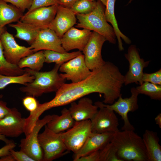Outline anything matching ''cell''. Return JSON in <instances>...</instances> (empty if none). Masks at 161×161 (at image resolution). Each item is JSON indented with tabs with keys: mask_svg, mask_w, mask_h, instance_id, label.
I'll list each match as a JSON object with an SVG mask.
<instances>
[{
	"mask_svg": "<svg viewBox=\"0 0 161 161\" xmlns=\"http://www.w3.org/2000/svg\"><path fill=\"white\" fill-rule=\"evenodd\" d=\"M92 132L91 120H87L76 121L72 127L61 133V135L67 150L75 154L82 147Z\"/></svg>",
	"mask_w": 161,
	"mask_h": 161,
	"instance_id": "6",
	"label": "cell"
},
{
	"mask_svg": "<svg viewBox=\"0 0 161 161\" xmlns=\"http://www.w3.org/2000/svg\"><path fill=\"white\" fill-rule=\"evenodd\" d=\"M91 71L88 77L80 82L64 83L53 99L42 104L43 109L46 111L66 105L94 93L103 94V103L105 104L113 103L121 94L124 75L118 67L110 61Z\"/></svg>",
	"mask_w": 161,
	"mask_h": 161,
	"instance_id": "1",
	"label": "cell"
},
{
	"mask_svg": "<svg viewBox=\"0 0 161 161\" xmlns=\"http://www.w3.org/2000/svg\"><path fill=\"white\" fill-rule=\"evenodd\" d=\"M136 89L139 94H144L152 100H161V85L145 82Z\"/></svg>",
	"mask_w": 161,
	"mask_h": 161,
	"instance_id": "30",
	"label": "cell"
},
{
	"mask_svg": "<svg viewBox=\"0 0 161 161\" xmlns=\"http://www.w3.org/2000/svg\"><path fill=\"white\" fill-rule=\"evenodd\" d=\"M75 122L69 109L65 108L62 110L60 115L55 114L52 115L51 119L46 125L52 131L58 133L72 127Z\"/></svg>",
	"mask_w": 161,
	"mask_h": 161,
	"instance_id": "23",
	"label": "cell"
},
{
	"mask_svg": "<svg viewBox=\"0 0 161 161\" xmlns=\"http://www.w3.org/2000/svg\"><path fill=\"white\" fill-rule=\"evenodd\" d=\"M131 96L129 97L123 98L121 94L117 101L111 104H104V106L113 110L120 115L124 122L123 125L121 128L122 130L134 131V126L130 123L128 117V113L133 112L139 108L138 104V97L139 94L135 87L131 89Z\"/></svg>",
	"mask_w": 161,
	"mask_h": 161,
	"instance_id": "10",
	"label": "cell"
},
{
	"mask_svg": "<svg viewBox=\"0 0 161 161\" xmlns=\"http://www.w3.org/2000/svg\"><path fill=\"white\" fill-rule=\"evenodd\" d=\"M114 133L92 132L82 147L74 154L73 160L76 161L81 157L101 150L111 141Z\"/></svg>",
	"mask_w": 161,
	"mask_h": 161,
	"instance_id": "18",
	"label": "cell"
},
{
	"mask_svg": "<svg viewBox=\"0 0 161 161\" xmlns=\"http://www.w3.org/2000/svg\"><path fill=\"white\" fill-rule=\"evenodd\" d=\"M59 70L64 74L61 76L65 79L76 83L86 79L91 74L85 61L84 56L82 54L62 64Z\"/></svg>",
	"mask_w": 161,
	"mask_h": 161,
	"instance_id": "12",
	"label": "cell"
},
{
	"mask_svg": "<svg viewBox=\"0 0 161 161\" xmlns=\"http://www.w3.org/2000/svg\"><path fill=\"white\" fill-rule=\"evenodd\" d=\"M1 40L4 57L10 64L17 65L21 59L34 53L30 47L18 44L13 35L6 30L2 34Z\"/></svg>",
	"mask_w": 161,
	"mask_h": 161,
	"instance_id": "13",
	"label": "cell"
},
{
	"mask_svg": "<svg viewBox=\"0 0 161 161\" xmlns=\"http://www.w3.org/2000/svg\"><path fill=\"white\" fill-rule=\"evenodd\" d=\"M111 142L122 161H148L142 138L133 130L115 133Z\"/></svg>",
	"mask_w": 161,
	"mask_h": 161,
	"instance_id": "2",
	"label": "cell"
},
{
	"mask_svg": "<svg viewBox=\"0 0 161 161\" xmlns=\"http://www.w3.org/2000/svg\"><path fill=\"white\" fill-rule=\"evenodd\" d=\"M155 120L156 124L160 128H161V114L159 113L155 118Z\"/></svg>",
	"mask_w": 161,
	"mask_h": 161,
	"instance_id": "43",
	"label": "cell"
},
{
	"mask_svg": "<svg viewBox=\"0 0 161 161\" xmlns=\"http://www.w3.org/2000/svg\"><path fill=\"white\" fill-rule=\"evenodd\" d=\"M76 161H99V150L81 157Z\"/></svg>",
	"mask_w": 161,
	"mask_h": 161,
	"instance_id": "38",
	"label": "cell"
},
{
	"mask_svg": "<svg viewBox=\"0 0 161 161\" xmlns=\"http://www.w3.org/2000/svg\"><path fill=\"white\" fill-rule=\"evenodd\" d=\"M52 115H46L38 119L30 132L25 137L21 139L19 146L21 150L35 161H43V151L39 143L38 136L41 129L50 121Z\"/></svg>",
	"mask_w": 161,
	"mask_h": 161,
	"instance_id": "9",
	"label": "cell"
},
{
	"mask_svg": "<svg viewBox=\"0 0 161 161\" xmlns=\"http://www.w3.org/2000/svg\"><path fill=\"white\" fill-rule=\"evenodd\" d=\"M116 0H107L104 14L107 22L112 25L116 37L118 41V46L120 51L124 49L121 38L127 44L131 43V40L120 30L114 14V5Z\"/></svg>",
	"mask_w": 161,
	"mask_h": 161,
	"instance_id": "24",
	"label": "cell"
},
{
	"mask_svg": "<svg viewBox=\"0 0 161 161\" xmlns=\"http://www.w3.org/2000/svg\"><path fill=\"white\" fill-rule=\"evenodd\" d=\"M143 82H149L153 84L161 85V69L152 73H143Z\"/></svg>",
	"mask_w": 161,
	"mask_h": 161,
	"instance_id": "34",
	"label": "cell"
},
{
	"mask_svg": "<svg viewBox=\"0 0 161 161\" xmlns=\"http://www.w3.org/2000/svg\"><path fill=\"white\" fill-rule=\"evenodd\" d=\"M16 146V143L13 141L6 144L4 146L0 148V157L10 153V151Z\"/></svg>",
	"mask_w": 161,
	"mask_h": 161,
	"instance_id": "39",
	"label": "cell"
},
{
	"mask_svg": "<svg viewBox=\"0 0 161 161\" xmlns=\"http://www.w3.org/2000/svg\"><path fill=\"white\" fill-rule=\"evenodd\" d=\"M58 4L43 7L27 12L20 21L25 23L48 27L56 15Z\"/></svg>",
	"mask_w": 161,
	"mask_h": 161,
	"instance_id": "19",
	"label": "cell"
},
{
	"mask_svg": "<svg viewBox=\"0 0 161 161\" xmlns=\"http://www.w3.org/2000/svg\"><path fill=\"white\" fill-rule=\"evenodd\" d=\"M105 6L100 0H97L95 8L91 12L86 14H76L78 23L76 27L97 32L103 36L106 41L115 44L116 36L113 27L106 19Z\"/></svg>",
	"mask_w": 161,
	"mask_h": 161,
	"instance_id": "4",
	"label": "cell"
},
{
	"mask_svg": "<svg viewBox=\"0 0 161 161\" xmlns=\"http://www.w3.org/2000/svg\"><path fill=\"white\" fill-rule=\"evenodd\" d=\"M133 0H130L129 1L128 4H129Z\"/></svg>",
	"mask_w": 161,
	"mask_h": 161,
	"instance_id": "46",
	"label": "cell"
},
{
	"mask_svg": "<svg viewBox=\"0 0 161 161\" xmlns=\"http://www.w3.org/2000/svg\"><path fill=\"white\" fill-rule=\"evenodd\" d=\"M103 102H95L94 104L98 109L91 120V129L92 132L116 133L119 131L118 119L113 110L103 106Z\"/></svg>",
	"mask_w": 161,
	"mask_h": 161,
	"instance_id": "7",
	"label": "cell"
},
{
	"mask_svg": "<svg viewBox=\"0 0 161 161\" xmlns=\"http://www.w3.org/2000/svg\"><path fill=\"white\" fill-rule=\"evenodd\" d=\"M25 118L16 108L0 120V134L5 137H16L24 133Z\"/></svg>",
	"mask_w": 161,
	"mask_h": 161,
	"instance_id": "14",
	"label": "cell"
},
{
	"mask_svg": "<svg viewBox=\"0 0 161 161\" xmlns=\"http://www.w3.org/2000/svg\"><path fill=\"white\" fill-rule=\"evenodd\" d=\"M10 153L14 157L15 161H35L21 150L15 151L13 149H12L10 150Z\"/></svg>",
	"mask_w": 161,
	"mask_h": 161,
	"instance_id": "37",
	"label": "cell"
},
{
	"mask_svg": "<svg viewBox=\"0 0 161 161\" xmlns=\"http://www.w3.org/2000/svg\"><path fill=\"white\" fill-rule=\"evenodd\" d=\"M92 33L89 30L84 28L79 30L73 27L61 38L62 47L66 52L75 49L82 51Z\"/></svg>",
	"mask_w": 161,
	"mask_h": 161,
	"instance_id": "16",
	"label": "cell"
},
{
	"mask_svg": "<svg viewBox=\"0 0 161 161\" xmlns=\"http://www.w3.org/2000/svg\"><path fill=\"white\" fill-rule=\"evenodd\" d=\"M43 131L39 134V143L43 153V161H52L66 154L69 151L61 137V133H57L49 129L46 125Z\"/></svg>",
	"mask_w": 161,
	"mask_h": 161,
	"instance_id": "5",
	"label": "cell"
},
{
	"mask_svg": "<svg viewBox=\"0 0 161 161\" xmlns=\"http://www.w3.org/2000/svg\"><path fill=\"white\" fill-rule=\"evenodd\" d=\"M70 104L68 109L75 121L91 120L98 109L92 100L86 97L80 98L78 103L75 101Z\"/></svg>",
	"mask_w": 161,
	"mask_h": 161,
	"instance_id": "20",
	"label": "cell"
},
{
	"mask_svg": "<svg viewBox=\"0 0 161 161\" xmlns=\"http://www.w3.org/2000/svg\"><path fill=\"white\" fill-rule=\"evenodd\" d=\"M39 102L35 97L27 95L22 99V103L27 110L32 113L37 109Z\"/></svg>",
	"mask_w": 161,
	"mask_h": 161,
	"instance_id": "35",
	"label": "cell"
},
{
	"mask_svg": "<svg viewBox=\"0 0 161 161\" xmlns=\"http://www.w3.org/2000/svg\"><path fill=\"white\" fill-rule=\"evenodd\" d=\"M76 21L75 14L70 8L58 5L55 17L48 28L55 31L61 38L76 24Z\"/></svg>",
	"mask_w": 161,
	"mask_h": 161,
	"instance_id": "17",
	"label": "cell"
},
{
	"mask_svg": "<svg viewBox=\"0 0 161 161\" xmlns=\"http://www.w3.org/2000/svg\"><path fill=\"white\" fill-rule=\"evenodd\" d=\"M124 55L129 66L128 71L124 75V84L127 86L135 83L141 85L143 83L142 79L144 69L148 66L150 61H145L140 58L138 50L134 45L129 47L127 53Z\"/></svg>",
	"mask_w": 161,
	"mask_h": 161,
	"instance_id": "8",
	"label": "cell"
},
{
	"mask_svg": "<svg viewBox=\"0 0 161 161\" xmlns=\"http://www.w3.org/2000/svg\"><path fill=\"white\" fill-rule=\"evenodd\" d=\"M7 3H10L22 12L30 8L32 0H4Z\"/></svg>",
	"mask_w": 161,
	"mask_h": 161,
	"instance_id": "36",
	"label": "cell"
},
{
	"mask_svg": "<svg viewBox=\"0 0 161 161\" xmlns=\"http://www.w3.org/2000/svg\"><path fill=\"white\" fill-rule=\"evenodd\" d=\"M61 4L59 0H32L31 5L27 12L41 7H47L55 4Z\"/></svg>",
	"mask_w": 161,
	"mask_h": 161,
	"instance_id": "33",
	"label": "cell"
},
{
	"mask_svg": "<svg viewBox=\"0 0 161 161\" xmlns=\"http://www.w3.org/2000/svg\"><path fill=\"white\" fill-rule=\"evenodd\" d=\"M30 47L34 52L42 50H52L62 53L66 52L62 47L61 38L55 31L48 27L40 31Z\"/></svg>",
	"mask_w": 161,
	"mask_h": 161,
	"instance_id": "15",
	"label": "cell"
},
{
	"mask_svg": "<svg viewBox=\"0 0 161 161\" xmlns=\"http://www.w3.org/2000/svg\"><path fill=\"white\" fill-rule=\"evenodd\" d=\"M97 1L95 0H76L71 10L75 14H86L92 11L95 8Z\"/></svg>",
	"mask_w": 161,
	"mask_h": 161,
	"instance_id": "31",
	"label": "cell"
},
{
	"mask_svg": "<svg viewBox=\"0 0 161 161\" xmlns=\"http://www.w3.org/2000/svg\"><path fill=\"white\" fill-rule=\"evenodd\" d=\"M6 30L5 26L0 27V74L9 76L22 75L25 72L24 70L20 68L17 65L9 63L4 57L1 37L2 34Z\"/></svg>",
	"mask_w": 161,
	"mask_h": 161,
	"instance_id": "26",
	"label": "cell"
},
{
	"mask_svg": "<svg viewBox=\"0 0 161 161\" xmlns=\"http://www.w3.org/2000/svg\"><path fill=\"white\" fill-rule=\"evenodd\" d=\"M60 5L64 7L70 8L76 0H59Z\"/></svg>",
	"mask_w": 161,
	"mask_h": 161,
	"instance_id": "41",
	"label": "cell"
},
{
	"mask_svg": "<svg viewBox=\"0 0 161 161\" xmlns=\"http://www.w3.org/2000/svg\"><path fill=\"white\" fill-rule=\"evenodd\" d=\"M0 161H15L13 156L10 154L0 157Z\"/></svg>",
	"mask_w": 161,
	"mask_h": 161,
	"instance_id": "42",
	"label": "cell"
},
{
	"mask_svg": "<svg viewBox=\"0 0 161 161\" xmlns=\"http://www.w3.org/2000/svg\"><path fill=\"white\" fill-rule=\"evenodd\" d=\"M45 62L47 63H55L56 64L61 65L69 60L82 54L78 51L72 52H60L50 50L44 51Z\"/></svg>",
	"mask_w": 161,
	"mask_h": 161,
	"instance_id": "28",
	"label": "cell"
},
{
	"mask_svg": "<svg viewBox=\"0 0 161 161\" xmlns=\"http://www.w3.org/2000/svg\"><path fill=\"white\" fill-rule=\"evenodd\" d=\"M9 26L16 30L15 37L26 41L30 45L34 42L40 31L43 28H47L20 21L16 24H9Z\"/></svg>",
	"mask_w": 161,
	"mask_h": 161,
	"instance_id": "21",
	"label": "cell"
},
{
	"mask_svg": "<svg viewBox=\"0 0 161 161\" xmlns=\"http://www.w3.org/2000/svg\"><path fill=\"white\" fill-rule=\"evenodd\" d=\"M34 79V76L26 72L19 76L6 75L0 74V89L4 88L11 84L17 83L25 85L32 81Z\"/></svg>",
	"mask_w": 161,
	"mask_h": 161,
	"instance_id": "29",
	"label": "cell"
},
{
	"mask_svg": "<svg viewBox=\"0 0 161 161\" xmlns=\"http://www.w3.org/2000/svg\"><path fill=\"white\" fill-rule=\"evenodd\" d=\"M102 3L103 4L106 6V3H107V0H100Z\"/></svg>",
	"mask_w": 161,
	"mask_h": 161,
	"instance_id": "45",
	"label": "cell"
},
{
	"mask_svg": "<svg viewBox=\"0 0 161 161\" xmlns=\"http://www.w3.org/2000/svg\"><path fill=\"white\" fill-rule=\"evenodd\" d=\"M61 65L55 64L52 69L45 72L25 69V72L34 76V79L20 87V91L27 95L35 97L41 96L44 93L56 92L65 82V79L58 73Z\"/></svg>",
	"mask_w": 161,
	"mask_h": 161,
	"instance_id": "3",
	"label": "cell"
},
{
	"mask_svg": "<svg viewBox=\"0 0 161 161\" xmlns=\"http://www.w3.org/2000/svg\"><path fill=\"white\" fill-rule=\"evenodd\" d=\"M44 62L45 58L44 51L41 50L22 58L17 65L21 68L27 67L33 70L39 71L43 67Z\"/></svg>",
	"mask_w": 161,
	"mask_h": 161,
	"instance_id": "27",
	"label": "cell"
},
{
	"mask_svg": "<svg viewBox=\"0 0 161 161\" xmlns=\"http://www.w3.org/2000/svg\"><path fill=\"white\" fill-rule=\"evenodd\" d=\"M0 140L4 142L6 144L12 141L7 139L6 137L1 134H0Z\"/></svg>",
	"mask_w": 161,
	"mask_h": 161,
	"instance_id": "44",
	"label": "cell"
},
{
	"mask_svg": "<svg viewBox=\"0 0 161 161\" xmlns=\"http://www.w3.org/2000/svg\"><path fill=\"white\" fill-rule=\"evenodd\" d=\"M11 108L7 106L6 102L0 100V120L4 118L10 112Z\"/></svg>",
	"mask_w": 161,
	"mask_h": 161,
	"instance_id": "40",
	"label": "cell"
},
{
	"mask_svg": "<svg viewBox=\"0 0 161 161\" xmlns=\"http://www.w3.org/2000/svg\"><path fill=\"white\" fill-rule=\"evenodd\" d=\"M23 15V12L15 6L0 0V27L18 21Z\"/></svg>",
	"mask_w": 161,
	"mask_h": 161,
	"instance_id": "25",
	"label": "cell"
},
{
	"mask_svg": "<svg viewBox=\"0 0 161 161\" xmlns=\"http://www.w3.org/2000/svg\"><path fill=\"white\" fill-rule=\"evenodd\" d=\"M99 161H122L118 157L116 149L111 141L99 150Z\"/></svg>",
	"mask_w": 161,
	"mask_h": 161,
	"instance_id": "32",
	"label": "cell"
},
{
	"mask_svg": "<svg viewBox=\"0 0 161 161\" xmlns=\"http://www.w3.org/2000/svg\"><path fill=\"white\" fill-rule=\"evenodd\" d=\"M106 41L103 35L95 31L92 32L90 38L82 50L85 63L90 70L98 68L106 61L101 55L103 45Z\"/></svg>",
	"mask_w": 161,
	"mask_h": 161,
	"instance_id": "11",
	"label": "cell"
},
{
	"mask_svg": "<svg viewBox=\"0 0 161 161\" xmlns=\"http://www.w3.org/2000/svg\"><path fill=\"white\" fill-rule=\"evenodd\" d=\"M3 97V95L1 94H0V99L1 98Z\"/></svg>",
	"mask_w": 161,
	"mask_h": 161,
	"instance_id": "47",
	"label": "cell"
},
{
	"mask_svg": "<svg viewBox=\"0 0 161 161\" xmlns=\"http://www.w3.org/2000/svg\"><path fill=\"white\" fill-rule=\"evenodd\" d=\"M142 139L145 147L148 161H161V146L156 132L146 130Z\"/></svg>",
	"mask_w": 161,
	"mask_h": 161,
	"instance_id": "22",
	"label": "cell"
}]
</instances>
